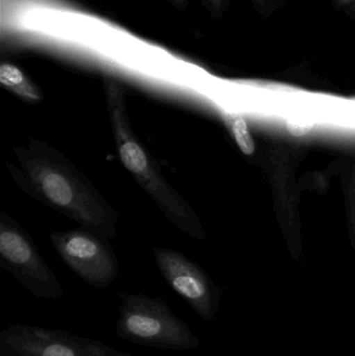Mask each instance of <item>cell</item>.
I'll return each mask as SVG.
<instances>
[{"label": "cell", "mask_w": 355, "mask_h": 356, "mask_svg": "<svg viewBox=\"0 0 355 356\" xmlns=\"http://www.w3.org/2000/svg\"><path fill=\"white\" fill-rule=\"evenodd\" d=\"M120 318L116 323L119 338L165 350H195L200 346L201 341L164 299L144 294H120Z\"/></svg>", "instance_id": "3"}, {"label": "cell", "mask_w": 355, "mask_h": 356, "mask_svg": "<svg viewBox=\"0 0 355 356\" xmlns=\"http://www.w3.org/2000/svg\"><path fill=\"white\" fill-rule=\"evenodd\" d=\"M0 83L4 89L28 104L43 100V94L35 81L20 68L10 62L0 64Z\"/></svg>", "instance_id": "8"}, {"label": "cell", "mask_w": 355, "mask_h": 356, "mask_svg": "<svg viewBox=\"0 0 355 356\" xmlns=\"http://www.w3.org/2000/svg\"><path fill=\"white\" fill-rule=\"evenodd\" d=\"M0 353L6 356H135L100 341L26 324H12L0 332Z\"/></svg>", "instance_id": "5"}, {"label": "cell", "mask_w": 355, "mask_h": 356, "mask_svg": "<svg viewBox=\"0 0 355 356\" xmlns=\"http://www.w3.org/2000/svg\"><path fill=\"white\" fill-rule=\"evenodd\" d=\"M50 240L64 263L90 286L104 289L118 277V261L108 238L83 229L52 232Z\"/></svg>", "instance_id": "6"}, {"label": "cell", "mask_w": 355, "mask_h": 356, "mask_svg": "<svg viewBox=\"0 0 355 356\" xmlns=\"http://www.w3.org/2000/svg\"><path fill=\"white\" fill-rule=\"evenodd\" d=\"M200 1L206 12L214 18H221L231 3V0H200Z\"/></svg>", "instance_id": "10"}, {"label": "cell", "mask_w": 355, "mask_h": 356, "mask_svg": "<svg viewBox=\"0 0 355 356\" xmlns=\"http://www.w3.org/2000/svg\"><path fill=\"white\" fill-rule=\"evenodd\" d=\"M167 2L179 12L187 10L190 4V0H167Z\"/></svg>", "instance_id": "11"}, {"label": "cell", "mask_w": 355, "mask_h": 356, "mask_svg": "<svg viewBox=\"0 0 355 356\" xmlns=\"http://www.w3.org/2000/svg\"><path fill=\"white\" fill-rule=\"evenodd\" d=\"M104 88L121 164L177 228L192 238H204V226L194 209L169 184L156 161L133 133L127 114L124 86L114 77L104 76Z\"/></svg>", "instance_id": "2"}, {"label": "cell", "mask_w": 355, "mask_h": 356, "mask_svg": "<svg viewBox=\"0 0 355 356\" xmlns=\"http://www.w3.org/2000/svg\"><path fill=\"white\" fill-rule=\"evenodd\" d=\"M14 150L20 170L12 173L27 193L85 229L106 238L116 236L117 211L60 152L39 140Z\"/></svg>", "instance_id": "1"}, {"label": "cell", "mask_w": 355, "mask_h": 356, "mask_svg": "<svg viewBox=\"0 0 355 356\" xmlns=\"http://www.w3.org/2000/svg\"><path fill=\"white\" fill-rule=\"evenodd\" d=\"M156 266L170 288L206 321H212L220 307L221 293L201 267L183 253L154 248Z\"/></svg>", "instance_id": "7"}, {"label": "cell", "mask_w": 355, "mask_h": 356, "mask_svg": "<svg viewBox=\"0 0 355 356\" xmlns=\"http://www.w3.org/2000/svg\"><path fill=\"white\" fill-rule=\"evenodd\" d=\"M0 356H6V355H2V353H0Z\"/></svg>", "instance_id": "14"}, {"label": "cell", "mask_w": 355, "mask_h": 356, "mask_svg": "<svg viewBox=\"0 0 355 356\" xmlns=\"http://www.w3.org/2000/svg\"><path fill=\"white\" fill-rule=\"evenodd\" d=\"M252 2H254V6H256V8H263V6H265V3H266V0H251Z\"/></svg>", "instance_id": "12"}, {"label": "cell", "mask_w": 355, "mask_h": 356, "mask_svg": "<svg viewBox=\"0 0 355 356\" xmlns=\"http://www.w3.org/2000/svg\"><path fill=\"white\" fill-rule=\"evenodd\" d=\"M229 129L233 134V139L244 154L251 156L254 152V142L250 135L249 129L245 119L241 116H233L227 120Z\"/></svg>", "instance_id": "9"}, {"label": "cell", "mask_w": 355, "mask_h": 356, "mask_svg": "<svg viewBox=\"0 0 355 356\" xmlns=\"http://www.w3.org/2000/svg\"><path fill=\"white\" fill-rule=\"evenodd\" d=\"M0 1L3 2V1H4V0H0Z\"/></svg>", "instance_id": "15"}, {"label": "cell", "mask_w": 355, "mask_h": 356, "mask_svg": "<svg viewBox=\"0 0 355 356\" xmlns=\"http://www.w3.org/2000/svg\"><path fill=\"white\" fill-rule=\"evenodd\" d=\"M0 264L27 291L44 299L60 298V286L27 232L8 216H0Z\"/></svg>", "instance_id": "4"}, {"label": "cell", "mask_w": 355, "mask_h": 356, "mask_svg": "<svg viewBox=\"0 0 355 356\" xmlns=\"http://www.w3.org/2000/svg\"><path fill=\"white\" fill-rule=\"evenodd\" d=\"M337 1L338 6H345V4L352 3V2H354L355 0H336Z\"/></svg>", "instance_id": "13"}]
</instances>
